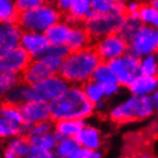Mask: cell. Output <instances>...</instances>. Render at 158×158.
Instances as JSON below:
<instances>
[{
	"mask_svg": "<svg viewBox=\"0 0 158 158\" xmlns=\"http://www.w3.org/2000/svg\"><path fill=\"white\" fill-rule=\"evenodd\" d=\"M100 62L99 55L91 46L69 52L62 61L59 75L62 76L69 85L81 86L92 79L94 70Z\"/></svg>",
	"mask_w": 158,
	"mask_h": 158,
	"instance_id": "cell-1",
	"label": "cell"
},
{
	"mask_svg": "<svg viewBox=\"0 0 158 158\" xmlns=\"http://www.w3.org/2000/svg\"><path fill=\"white\" fill-rule=\"evenodd\" d=\"M51 119H81L86 120L91 118L95 112V108L84 94L81 86L69 85L67 91L49 104Z\"/></svg>",
	"mask_w": 158,
	"mask_h": 158,
	"instance_id": "cell-2",
	"label": "cell"
},
{
	"mask_svg": "<svg viewBox=\"0 0 158 158\" xmlns=\"http://www.w3.org/2000/svg\"><path fill=\"white\" fill-rule=\"evenodd\" d=\"M157 108L150 100V96H138L131 94L119 103L111 107L109 118L116 124H128L142 122L151 118Z\"/></svg>",
	"mask_w": 158,
	"mask_h": 158,
	"instance_id": "cell-3",
	"label": "cell"
},
{
	"mask_svg": "<svg viewBox=\"0 0 158 158\" xmlns=\"http://www.w3.org/2000/svg\"><path fill=\"white\" fill-rule=\"evenodd\" d=\"M63 17V14L55 7L53 2L45 1L41 5L31 9L19 12L16 23L22 31L44 32L54 23Z\"/></svg>",
	"mask_w": 158,
	"mask_h": 158,
	"instance_id": "cell-4",
	"label": "cell"
},
{
	"mask_svg": "<svg viewBox=\"0 0 158 158\" xmlns=\"http://www.w3.org/2000/svg\"><path fill=\"white\" fill-rule=\"evenodd\" d=\"M125 16L126 13L124 8H117L104 14L92 12L84 21V27L86 28L92 40H96L107 35L118 32L125 20Z\"/></svg>",
	"mask_w": 158,
	"mask_h": 158,
	"instance_id": "cell-5",
	"label": "cell"
},
{
	"mask_svg": "<svg viewBox=\"0 0 158 158\" xmlns=\"http://www.w3.org/2000/svg\"><path fill=\"white\" fill-rule=\"evenodd\" d=\"M63 57L47 49L46 54L38 59H31L28 67L22 72L21 79L24 84L31 85L47 78L49 76L57 75L62 65Z\"/></svg>",
	"mask_w": 158,
	"mask_h": 158,
	"instance_id": "cell-6",
	"label": "cell"
},
{
	"mask_svg": "<svg viewBox=\"0 0 158 158\" xmlns=\"http://www.w3.org/2000/svg\"><path fill=\"white\" fill-rule=\"evenodd\" d=\"M68 87L69 84L65 79L57 73L35 84L27 85L25 98L27 101H39L51 104L67 91Z\"/></svg>",
	"mask_w": 158,
	"mask_h": 158,
	"instance_id": "cell-7",
	"label": "cell"
},
{
	"mask_svg": "<svg viewBox=\"0 0 158 158\" xmlns=\"http://www.w3.org/2000/svg\"><path fill=\"white\" fill-rule=\"evenodd\" d=\"M128 52L138 57L154 54L158 51V30L155 27L141 25L128 41Z\"/></svg>",
	"mask_w": 158,
	"mask_h": 158,
	"instance_id": "cell-8",
	"label": "cell"
},
{
	"mask_svg": "<svg viewBox=\"0 0 158 158\" xmlns=\"http://www.w3.org/2000/svg\"><path fill=\"white\" fill-rule=\"evenodd\" d=\"M93 48L99 55L101 62H107V63L117 57H120L128 52L127 40L123 38L118 32L107 35L94 40Z\"/></svg>",
	"mask_w": 158,
	"mask_h": 158,
	"instance_id": "cell-9",
	"label": "cell"
},
{
	"mask_svg": "<svg viewBox=\"0 0 158 158\" xmlns=\"http://www.w3.org/2000/svg\"><path fill=\"white\" fill-rule=\"evenodd\" d=\"M109 65L122 86H127L139 73V57L130 52L110 61Z\"/></svg>",
	"mask_w": 158,
	"mask_h": 158,
	"instance_id": "cell-10",
	"label": "cell"
},
{
	"mask_svg": "<svg viewBox=\"0 0 158 158\" xmlns=\"http://www.w3.org/2000/svg\"><path fill=\"white\" fill-rule=\"evenodd\" d=\"M31 57L20 45L0 53V69L21 76L28 67Z\"/></svg>",
	"mask_w": 158,
	"mask_h": 158,
	"instance_id": "cell-11",
	"label": "cell"
},
{
	"mask_svg": "<svg viewBox=\"0 0 158 158\" xmlns=\"http://www.w3.org/2000/svg\"><path fill=\"white\" fill-rule=\"evenodd\" d=\"M57 135L54 131L44 133L39 135L29 136L30 143V158H53L54 157V148L57 142Z\"/></svg>",
	"mask_w": 158,
	"mask_h": 158,
	"instance_id": "cell-12",
	"label": "cell"
},
{
	"mask_svg": "<svg viewBox=\"0 0 158 158\" xmlns=\"http://www.w3.org/2000/svg\"><path fill=\"white\" fill-rule=\"evenodd\" d=\"M92 79L102 86L107 99L115 98L120 92L122 85L118 83L116 76L111 70L110 65L107 62H100V64L94 70Z\"/></svg>",
	"mask_w": 158,
	"mask_h": 158,
	"instance_id": "cell-13",
	"label": "cell"
},
{
	"mask_svg": "<svg viewBox=\"0 0 158 158\" xmlns=\"http://www.w3.org/2000/svg\"><path fill=\"white\" fill-rule=\"evenodd\" d=\"M20 46L28 53L31 59H38L46 54L49 43L44 32L22 31Z\"/></svg>",
	"mask_w": 158,
	"mask_h": 158,
	"instance_id": "cell-14",
	"label": "cell"
},
{
	"mask_svg": "<svg viewBox=\"0 0 158 158\" xmlns=\"http://www.w3.org/2000/svg\"><path fill=\"white\" fill-rule=\"evenodd\" d=\"M19 108L24 125H32L51 119V107L48 103L39 101H24L19 106Z\"/></svg>",
	"mask_w": 158,
	"mask_h": 158,
	"instance_id": "cell-15",
	"label": "cell"
},
{
	"mask_svg": "<svg viewBox=\"0 0 158 158\" xmlns=\"http://www.w3.org/2000/svg\"><path fill=\"white\" fill-rule=\"evenodd\" d=\"M76 140L78 141L79 146L88 150H101L104 143V138L100 128L87 123H85L83 128L77 134Z\"/></svg>",
	"mask_w": 158,
	"mask_h": 158,
	"instance_id": "cell-16",
	"label": "cell"
},
{
	"mask_svg": "<svg viewBox=\"0 0 158 158\" xmlns=\"http://www.w3.org/2000/svg\"><path fill=\"white\" fill-rule=\"evenodd\" d=\"M22 29L16 22H0V53L20 45Z\"/></svg>",
	"mask_w": 158,
	"mask_h": 158,
	"instance_id": "cell-17",
	"label": "cell"
},
{
	"mask_svg": "<svg viewBox=\"0 0 158 158\" xmlns=\"http://www.w3.org/2000/svg\"><path fill=\"white\" fill-rule=\"evenodd\" d=\"M126 87L131 94L138 96H149L157 91V76H143L138 73Z\"/></svg>",
	"mask_w": 158,
	"mask_h": 158,
	"instance_id": "cell-18",
	"label": "cell"
},
{
	"mask_svg": "<svg viewBox=\"0 0 158 158\" xmlns=\"http://www.w3.org/2000/svg\"><path fill=\"white\" fill-rule=\"evenodd\" d=\"M93 41L89 37L86 28L84 27V24L80 23H72L70 33L68 37L65 47L69 49V52L78 51L83 49L85 47L91 46V43Z\"/></svg>",
	"mask_w": 158,
	"mask_h": 158,
	"instance_id": "cell-19",
	"label": "cell"
},
{
	"mask_svg": "<svg viewBox=\"0 0 158 158\" xmlns=\"http://www.w3.org/2000/svg\"><path fill=\"white\" fill-rule=\"evenodd\" d=\"M8 142L4 149V157L6 158H27L30 154V143L28 138L23 134L7 139Z\"/></svg>",
	"mask_w": 158,
	"mask_h": 158,
	"instance_id": "cell-20",
	"label": "cell"
},
{
	"mask_svg": "<svg viewBox=\"0 0 158 158\" xmlns=\"http://www.w3.org/2000/svg\"><path fill=\"white\" fill-rule=\"evenodd\" d=\"M72 23L61 19L45 31V36L52 46H65Z\"/></svg>",
	"mask_w": 158,
	"mask_h": 158,
	"instance_id": "cell-21",
	"label": "cell"
},
{
	"mask_svg": "<svg viewBox=\"0 0 158 158\" xmlns=\"http://www.w3.org/2000/svg\"><path fill=\"white\" fill-rule=\"evenodd\" d=\"M85 123L86 122L81 119H60L55 120L53 131L57 135V138H76L85 125Z\"/></svg>",
	"mask_w": 158,
	"mask_h": 158,
	"instance_id": "cell-22",
	"label": "cell"
},
{
	"mask_svg": "<svg viewBox=\"0 0 158 158\" xmlns=\"http://www.w3.org/2000/svg\"><path fill=\"white\" fill-rule=\"evenodd\" d=\"M91 13V0H75L65 14V19L70 23H80L86 20Z\"/></svg>",
	"mask_w": 158,
	"mask_h": 158,
	"instance_id": "cell-23",
	"label": "cell"
},
{
	"mask_svg": "<svg viewBox=\"0 0 158 158\" xmlns=\"http://www.w3.org/2000/svg\"><path fill=\"white\" fill-rule=\"evenodd\" d=\"M80 148L76 138H59L54 148V157L76 158V154Z\"/></svg>",
	"mask_w": 158,
	"mask_h": 158,
	"instance_id": "cell-24",
	"label": "cell"
},
{
	"mask_svg": "<svg viewBox=\"0 0 158 158\" xmlns=\"http://www.w3.org/2000/svg\"><path fill=\"white\" fill-rule=\"evenodd\" d=\"M81 89H83L84 94L87 98V100L93 106H96L98 103L103 102V101H106V99H107L102 86L100 84L96 83L95 80H93V79H89L88 81L83 84L81 85Z\"/></svg>",
	"mask_w": 158,
	"mask_h": 158,
	"instance_id": "cell-25",
	"label": "cell"
},
{
	"mask_svg": "<svg viewBox=\"0 0 158 158\" xmlns=\"http://www.w3.org/2000/svg\"><path fill=\"white\" fill-rule=\"evenodd\" d=\"M141 25H142V23H141L140 20H139L138 13L126 14L125 20H124V22H123L118 33L123 37V38H125V39L128 41V40L136 33V31L140 29Z\"/></svg>",
	"mask_w": 158,
	"mask_h": 158,
	"instance_id": "cell-26",
	"label": "cell"
},
{
	"mask_svg": "<svg viewBox=\"0 0 158 158\" xmlns=\"http://www.w3.org/2000/svg\"><path fill=\"white\" fill-rule=\"evenodd\" d=\"M139 73L143 76H157L158 59L156 53L139 57Z\"/></svg>",
	"mask_w": 158,
	"mask_h": 158,
	"instance_id": "cell-27",
	"label": "cell"
},
{
	"mask_svg": "<svg viewBox=\"0 0 158 158\" xmlns=\"http://www.w3.org/2000/svg\"><path fill=\"white\" fill-rule=\"evenodd\" d=\"M25 92H27V84H22L20 81L19 84H16L15 86H13L9 91L6 92V94L2 96V99H4L5 103L20 106L21 103L27 101Z\"/></svg>",
	"mask_w": 158,
	"mask_h": 158,
	"instance_id": "cell-28",
	"label": "cell"
},
{
	"mask_svg": "<svg viewBox=\"0 0 158 158\" xmlns=\"http://www.w3.org/2000/svg\"><path fill=\"white\" fill-rule=\"evenodd\" d=\"M138 16L140 22L143 25L149 27H158V9L154 8L149 4L141 5L138 10Z\"/></svg>",
	"mask_w": 158,
	"mask_h": 158,
	"instance_id": "cell-29",
	"label": "cell"
},
{
	"mask_svg": "<svg viewBox=\"0 0 158 158\" xmlns=\"http://www.w3.org/2000/svg\"><path fill=\"white\" fill-rule=\"evenodd\" d=\"M127 0H91L92 12L104 14L115 10L117 8H124Z\"/></svg>",
	"mask_w": 158,
	"mask_h": 158,
	"instance_id": "cell-30",
	"label": "cell"
},
{
	"mask_svg": "<svg viewBox=\"0 0 158 158\" xmlns=\"http://www.w3.org/2000/svg\"><path fill=\"white\" fill-rule=\"evenodd\" d=\"M17 15L14 0H0V22H16Z\"/></svg>",
	"mask_w": 158,
	"mask_h": 158,
	"instance_id": "cell-31",
	"label": "cell"
},
{
	"mask_svg": "<svg viewBox=\"0 0 158 158\" xmlns=\"http://www.w3.org/2000/svg\"><path fill=\"white\" fill-rule=\"evenodd\" d=\"M53 126H54V124L51 122V119L36 123V124H32V125H24L22 134L25 135L27 138L32 136V135L44 134V133L53 131Z\"/></svg>",
	"mask_w": 158,
	"mask_h": 158,
	"instance_id": "cell-32",
	"label": "cell"
},
{
	"mask_svg": "<svg viewBox=\"0 0 158 158\" xmlns=\"http://www.w3.org/2000/svg\"><path fill=\"white\" fill-rule=\"evenodd\" d=\"M20 81L21 76L0 69V99H2L6 92L9 91L13 86H15L16 84H19Z\"/></svg>",
	"mask_w": 158,
	"mask_h": 158,
	"instance_id": "cell-33",
	"label": "cell"
},
{
	"mask_svg": "<svg viewBox=\"0 0 158 158\" xmlns=\"http://www.w3.org/2000/svg\"><path fill=\"white\" fill-rule=\"evenodd\" d=\"M22 127L8 122L0 116V140H7L17 134H22Z\"/></svg>",
	"mask_w": 158,
	"mask_h": 158,
	"instance_id": "cell-34",
	"label": "cell"
},
{
	"mask_svg": "<svg viewBox=\"0 0 158 158\" xmlns=\"http://www.w3.org/2000/svg\"><path fill=\"white\" fill-rule=\"evenodd\" d=\"M16 8L19 9V12H23L27 9H31L45 2V0H14Z\"/></svg>",
	"mask_w": 158,
	"mask_h": 158,
	"instance_id": "cell-35",
	"label": "cell"
},
{
	"mask_svg": "<svg viewBox=\"0 0 158 158\" xmlns=\"http://www.w3.org/2000/svg\"><path fill=\"white\" fill-rule=\"evenodd\" d=\"M73 1H75V0H55L53 4L55 5V7L57 8L62 14H67V12L70 9Z\"/></svg>",
	"mask_w": 158,
	"mask_h": 158,
	"instance_id": "cell-36",
	"label": "cell"
},
{
	"mask_svg": "<svg viewBox=\"0 0 158 158\" xmlns=\"http://www.w3.org/2000/svg\"><path fill=\"white\" fill-rule=\"evenodd\" d=\"M140 6H141V4L135 1V0H127L124 5V9H125L126 14H133V13H138Z\"/></svg>",
	"mask_w": 158,
	"mask_h": 158,
	"instance_id": "cell-37",
	"label": "cell"
},
{
	"mask_svg": "<svg viewBox=\"0 0 158 158\" xmlns=\"http://www.w3.org/2000/svg\"><path fill=\"white\" fill-rule=\"evenodd\" d=\"M148 4L150 5V6H152L154 8H157L158 9V0H149Z\"/></svg>",
	"mask_w": 158,
	"mask_h": 158,
	"instance_id": "cell-38",
	"label": "cell"
},
{
	"mask_svg": "<svg viewBox=\"0 0 158 158\" xmlns=\"http://www.w3.org/2000/svg\"><path fill=\"white\" fill-rule=\"evenodd\" d=\"M45 1H48V2H54L55 0H45Z\"/></svg>",
	"mask_w": 158,
	"mask_h": 158,
	"instance_id": "cell-39",
	"label": "cell"
},
{
	"mask_svg": "<svg viewBox=\"0 0 158 158\" xmlns=\"http://www.w3.org/2000/svg\"><path fill=\"white\" fill-rule=\"evenodd\" d=\"M0 107H1V103H0Z\"/></svg>",
	"mask_w": 158,
	"mask_h": 158,
	"instance_id": "cell-40",
	"label": "cell"
}]
</instances>
